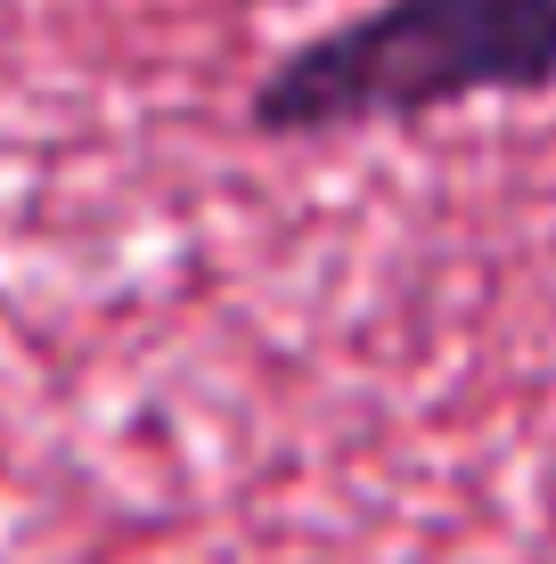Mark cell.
<instances>
[{
	"instance_id": "cell-1",
	"label": "cell",
	"mask_w": 556,
	"mask_h": 564,
	"mask_svg": "<svg viewBox=\"0 0 556 564\" xmlns=\"http://www.w3.org/2000/svg\"><path fill=\"white\" fill-rule=\"evenodd\" d=\"M541 90H556V0H369L271 57V74L246 90V131L344 140Z\"/></svg>"
}]
</instances>
